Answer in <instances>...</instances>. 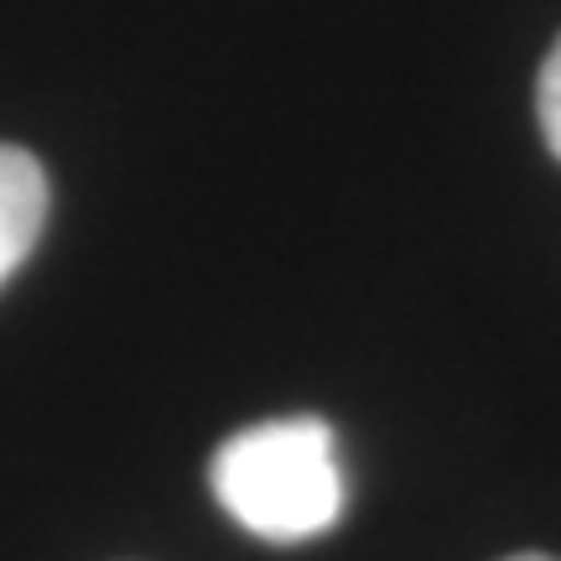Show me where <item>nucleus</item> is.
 Returning <instances> with one entry per match:
<instances>
[{
	"mask_svg": "<svg viewBox=\"0 0 561 561\" xmlns=\"http://www.w3.org/2000/svg\"><path fill=\"white\" fill-rule=\"evenodd\" d=\"M536 115H541V136L551 157L561 161V37L541 62V83H536Z\"/></svg>",
	"mask_w": 561,
	"mask_h": 561,
	"instance_id": "3",
	"label": "nucleus"
},
{
	"mask_svg": "<svg viewBox=\"0 0 561 561\" xmlns=\"http://www.w3.org/2000/svg\"><path fill=\"white\" fill-rule=\"evenodd\" d=\"M504 561H557V557H541V551H520V557H504Z\"/></svg>",
	"mask_w": 561,
	"mask_h": 561,
	"instance_id": "4",
	"label": "nucleus"
},
{
	"mask_svg": "<svg viewBox=\"0 0 561 561\" xmlns=\"http://www.w3.org/2000/svg\"><path fill=\"white\" fill-rule=\"evenodd\" d=\"M214 494L234 520L271 546H301L333 530L348 500L333 426L286 416L244 426L214 453Z\"/></svg>",
	"mask_w": 561,
	"mask_h": 561,
	"instance_id": "1",
	"label": "nucleus"
},
{
	"mask_svg": "<svg viewBox=\"0 0 561 561\" xmlns=\"http://www.w3.org/2000/svg\"><path fill=\"white\" fill-rule=\"evenodd\" d=\"M47 172L32 151L0 146V286L16 276L47 224Z\"/></svg>",
	"mask_w": 561,
	"mask_h": 561,
	"instance_id": "2",
	"label": "nucleus"
}]
</instances>
